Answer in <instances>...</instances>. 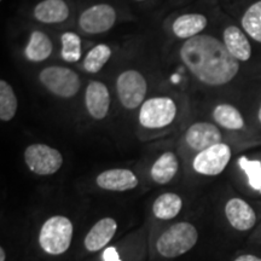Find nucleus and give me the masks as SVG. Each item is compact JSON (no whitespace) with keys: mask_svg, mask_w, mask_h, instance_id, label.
<instances>
[{"mask_svg":"<svg viewBox=\"0 0 261 261\" xmlns=\"http://www.w3.org/2000/svg\"><path fill=\"white\" fill-rule=\"evenodd\" d=\"M23 158L29 171L37 175H52L63 166V156L60 150L42 143L27 146Z\"/></svg>","mask_w":261,"mask_h":261,"instance_id":"7","label":"nucleus"},{"mask_svg":"<svg viewBox=\"0 0 261 261\" xmlns=\"http://www.w3.org/2000/svg\"><path fill=\"white\" fill-rule=\"evenodd\" d=\"M257 119H259V122L261 123V106L259 108V112H257Z\"/></svg>","mask_w":261,"mask_h":261,"instance_id":"30","label":"nucleus"},{"mask_svg":"<svg viewBox=\"0 0 261 261\" xmlns=\"http://www.w3.org/2000/svg\"><path fill=\"white\" fill-rule=\"evenodd\" d=\"M225 215L231 226L238 231L250 230L256 223V214L250 204L238 197H233L226 202Z\"/></svg>","mask_w":261,"mask_h":261,"instance_id":"13","label":"nucleus"},{"mask_svg":"<svg viewBox=\"0 0 261 261\" xmlns=\"http://www.w3.org/2000/svg\"><path fill=\"white\" fill-rule=\"evenodd\" d=\"M241 25L248 37L261 44V0L246 10L241 19Z\"/></svg>","mask_w":261,"mask_h":261,"instance_id":"24","label":"nucleus"},{"mask_svg":"<svg viewBox=\"0 0 261 261\" xmlns=\"http://www.w3.org/2000/svg\"><path fill=\"white\" fill-rule=\"evenodd\" d=\"M198 241V232L188 221L173 224L156 241V249L163 257L173 259L188 253Z\"/></svg>","mask_w":261,"mask_h":261,"instance_id":"3","label":"nucleus"},{"mask_svg":"<svg viewBox=\"0 0 261 261\" xmlns=\"http://www.w3.org/2000/svg\"><path fill=\"white\" fill-rule=\"evenodd\" d=\"M225 46L238 62H247L252 57V45L249 37L237 25H228L223 33Z\"/></svg>","mask_w":261,"mask_h":261,"instance_id":"14","label":"nucleus"},{"mask_svg":"<svg viewBox=\"0 0 261 261\" xmlns=\"http://www.w3.org/2000/svg\"><path fill=\"white\" fill-rule=\"evenodd\" d=\"M6 259V253H5V249L4 248H0V261H5Z\"/></svg>","mask_w":261,"mask_h":261,"instance_id":"29","label":"nucleus"},{"mask_svg":"<svg viewBox=\"0 0 261 261\" xmlns=\"http://www.w3.org/2000/svg\"><path fill=\"white\" fill-rule=\"evenodd\" d=\"M81 38L76 33L65 32L61 35V58L67 63H76L81 60Z\"/></svg>","mask_w":261,"mask_h":261,"instance_id":"25","label":"nucleus"},{"mask_svg":"<svg viewBox=\"0 0 261 261\" xmlns=\"http://www.w3.org/2000/svg\"><path fill=\"white\" fill-rule=\"evenodd\" d=\"M33 15L40 23L57 24L67 21L70 10L64 0H42L34 8Z\"/></svg>","mask_w":261,"mask_h":261,"instance_id":"16","label":"nucleus"},{"mask_svg":"<svg viewBox=\"0 0 261 261\" xmlns=\"http://www.w3.org/2000/svg\"><path fill=\"white\" fill-rule=\"evenodd\" d=\"M52 50L54 45L47 34L40 31H34L32 32L27 46L24 48V56L29 62L40 63L51 56Z\"/></svg>","mask_w":261,"mask_h":261,"instance_id":"19","label":"nucleus"},{"mask_svg":"<svg viewBox=\"0 0 261 261\" xmlns=\"http://www.w3.org/2000/svg\"><path fill=\"white\" fill-rule=\"evenodd\" d=\"M208 19L202 14H184L174 19L172 23V33L177 39L189 40L197 37L204 31Z\"/></svg>","mask_w":261,"mask_h":261,"instance_id":"17","label":"nucleus"},{"mask_svg":"<svg viewBox=\"0 0 261 261\" xmlns=\"http://www.w3.org/2000/svg\"><path fill=\"white\" fill-rule=\"evenodd\" d=\"M74 227L69 218L54 215L42 224L39 233V244L45 253L61 255L69 249L73 240Z\"/></svg>","mask_w":261,"mask_h":261,"instance_id":"4","label":"nucleus"},{"mask_svg":"<svg viewBox=\"0 0 261 261\" xmlns=\"http://www.w3.org/2000/svg\"><path fill=\"white\" fill-rule=\"evenodd\" d=\"M179 58L196 81L208 87L230 84L240 71V62L228 52L224 41L210 34L185 40Z\"/></svg>","mask_w":261,"mask_h":261,"instance_id":"1","label":"nucleus"},{"mask_svg":"<svg viewBox=\"0 0 261 261\" xmlns=\"http://www.w3.org/2000/svg\"><path fill=\"white\" fill-rule=\"evenodd\" d=\"M97 185L107 191L123 192L133 190L138 187V178L130 169L113 168L98 174Z\"/></svg>","mask_w":261,"mask_h":261,"instance_id":"12","label":"nucleus"},{"mask_svg":"<svg viewBox=\"0 0 261 261\" xmlns=\"http://www.w3.org/2000/svg\"><path fill=\"white\" fill-rule=\"evenodd\" d=\"M116 230L117 223L113 218H103L98 220L85 237V248L89 252H98L113 240Z\"/></svg>","mask_w":261,"mask_h":261,"instance_id":"15","label":"nucleus"},{"mask_svg":"<svg viewBox=\"0 0 261 261\" xmlns=\"http://www.w3.org/2000/svg\"><path fill=\"white\" fill-rule=\"evenodd\" d=\"M18 107L15 90L8 81L0 80V120L9 122L16 116Z\"/></svg>","mask_w":261,"mask_h":261,"instance_id":"23","label":"nucleus"},{"mask_svg":"<svg viewBox=\"0 0 261 261\" xmlns=\"http://www.w3.org/2000/svg\"><path fill=\"white\" fill-rule=\"evenodd\" d=\"M103 260L104 261H121L119 253L114 247H108L103 252Z\"/></svg>","mask_w":261,"mask_h":261,"instance_id":"27","label":"nucleus"},{"mask_svg":"<svg viewBox=\"0 0 261 261\" xmlns=\"http://www.w3.org/2000/svg\"><path fill=\"white\" fill-rule=\"evenodd\" d=\"M231 148L226 143H219L196 154L192 167L195 172L207 177H215L224 172L231 160Z\"/></svg>","mask_w":261,"mask_h":261,"instance_id":"8","label":"nucleus"},{"mask_svg":"<svg viewBox=\"0 0 261 261\" xmlns=\"http://www.w3.org/2000/svg\"><path fill=\"white\" fill-rule=\"evenodd\" d=\"M112 55L113 51L109 45L97 44L85 56L83 61L84 70L90 74H97L98 71L103 69L104 65L112 58Z\"/></svg>","mask_w":261,"mask_h":261,"instance_id":"22","label":"nucleus"},{"mask_svg":"<svg viewBox=\"0 0 261 261\" xmlns=\"http://www.w3.org/2000/svg\"><path fill=\"white\" fill-rule=\"evenodd\" d=\"M137 2H144V0H137Z\"/></svg>","mask_w":261,"mask_h":261,"instance_id":"31","label":"nucleus"},{"mask_svg":"<svg viewBox=\"0 0 261 261\" xmlns=\"http://www.w3.org/2000/svg\"><path fill=\"white\" fill-rule=\"evenodd\" d=\"M116 93L120 104L125 109L135 110L146 100L148 81L139 70H123L116 79Z\"/></svg>","mask_w":261,"mask_h":261,"instance_id":"6","label":"nucleus"},{"mask_svg":"<svg viewBox=\"0 0 261 261\" xmlns=\"http://www.w3.org/2000/svg\"><path fill=\"white\" fill-rule=\"evenodd\" d=\"M179 169V160L172 151H166L160 155L150 169V175L156 184L165 185L173 180Z\"/></svg>","mask_w":261,"mask_h":261,"instance_id":"18","label":"nucleus"},{"mask_svg":"<svg viewBox=\"0 0 261 261\" xmlns=\"http://www.w3.org/2000/svg\"><path fill=\"white\" fill-rule=\"evenodd\" d=\"M181 197L174 192H165L156 198L152 204V213L160 220H171L180 213Z\"/></svg>","mask_w":261,"mask_h":261,"instance_id":"20","label":"nucleus"},{"mask_svg":"<svg viewBox=\"0 0 261 261\" xmlns=\"http://www.w3.org/2000/svg\"><path fill=\"white\" fill-rule=\"evenodd\" d=\"M178 116V106L168 96L150 97L140 107L138 122L142 128L160 130L167 128Z\"/></svg>","mask_w":261,"mask_h":261,"instance_id":"2","label":"nucleus"},{"mask_svg":"<svg viewBox=\"0 0 261 261\" xmlns=\"http://www.w3.org/2000/svg\"><path fill=\"white\" fill-rule=\"evenodd\" d=\"M85 107L93 120L100 121L108 116L110 110V92L102 81H90L85 90Z\"/></svg>","mask_w":261,"mask_h":261,"instance_id":"11","label":"nucleus"},{"mask_svg":"<svg viewBox=\"0 0 261 261\" xmlns=\"http://www.w3.org/2000/svg\"><path fill=\"white\" fill-rule=\"evenodd\" d=\"M116 11L109 4L90 6L79 17V28L84 34L97 35L109 32L116 23Z\"/></svg>","mask_w":261,"mask_h":261,"instance_id":"9","label":"nucleus"},{"mask_svg":"<svg viewBox=\"0 0 261 261\" xmlns=\"http://www.w3.org/2000/svg\"><path fill=\"white\" fill-rule=\"evenodd\" d=\"M213 119L220 127L230 130H240L244 127V119L240 110L231 104H218L213 110Z\"/></svg>","mask_w":261,"mask_h":261,"instance_id":"21","label":"nucleus"},{"mask_svg":"<svg viewBox=\"0 0 261 261\" xmlns=\"http://www.w3.org/2000/svg\"><path fill=\"white\" fill-rule=\"evenodd\" d=\"M39 81L54 96L69 99L79 93L81 79L76 71L62 65H48L39 73Z\"/></svg>","mask_w":261,"mask_h":261,"instance_id":"5","label":"nucleus"},{"mask_svg":"<svg viewBox=\"0 0 261 261\" xmlns=\"http://www.w3.org/2000/svg\"><path fill=\"white\" fill-rule=\"evenodd\" d=\"M233 261H261V257L252 255V254H246V255L238 256L237 259H234Z\"/></svg>","mask_w":261,"mask_h":261,"instance_id":"28","label":"nucleus"},{"mask_svg":"<svg viewBox=\"0 0 261 261\" xmlns=\"http://www.w3.org/2000/svg\"><path fill=\"white\" fill-rule=\"evenodd\" d=\"M223 140L219 127L212 122L198 121L189 126L185 130L184 143L192 151L198 152L211 148L215 144H219Z\"/></svg>","mask_w":261,"mask_h":261,"instance_id":"10","label":"nucleus"},{"mask_svg":"<svg viewBox=\"0 0 261 261\" xmlns=\"http://www.w3.org/2000/svg\"><path fill=\"white\" fill-rule=\"evenodd\" d=\"M241 166L246 169L248 177H249L250 185L254 189L261 190V165L259 162H250L242 159Z\"/></svg>","mask_w":261,"mask_h":261,"instance_id":"26","label":"nucleus"}]
</instances>
